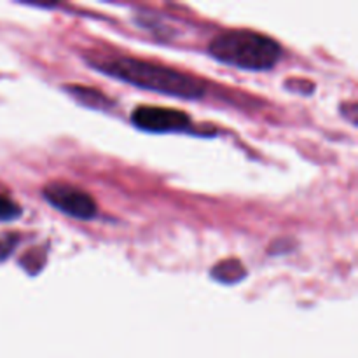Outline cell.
<instances>
[{"mask_svg": "<svg viewBox=\"0 0 358 358\" xmlns=\"http://www.w3.org/2000/svg\"><path fill=\"white\" fill-rule=\"evenodd\" d=\"M21 217V208L10 198L0 194V222H10Z\"/></svg>", "mask_w": 358, "mask_h": 358, "instance_id": "7", "label": "cell"}, {"mask_svg": "<svg viewBox=\"0 0 358 358\" xmlns=\"http://www.w3.org/2000/svg\"><path fill=\"white\" fill-rule=\"evenodd\" d=\"M131 121L136 128L150 133L185 131L191 126V119L182 110L168 107H138L133 110Z\"/></svg>", "mask_w": 358, "mask_h": 358, "instance_id": "4", "label": "cell"}, {"mask_svg": "<svg viewBox=\"0 0 358 358\" xmlns=\"http://www.w3.org/2000/svg\"><path fill=\"white\" fill-rule=\"evenodd\" d=\"M69 91L77 98V100L90 105V107L98 108V107H105V103H107V98H105L103 94H100L94 90H90V87L73 86V87H69Z\"/></svg>", "mask_w": 358, "mask_h": 358, "instance_id": "6", "label": "cell"}, {"mask_svg": "<svg viewBox=\"0 0 358 358\" xmlns=\"http://www.w3.org/2000/svg\"><path fill=\"white\" fill-rule=\"evenodd\" d=\"M44 199L65 215L79 220H91L96 215V203L87 192L63 182H51L42 191Z\"/></svg>", "mask_w": 358, "mask_h": 358, "instance_id": "3", "label": "cell"}, {"mask_svg": "<svg viewBox=\"0 0 358 358\" xmlns=\"http://www.w3.org/2000/svg\"><path fill=\"white\" fill-rule=\"evenodd\" d=\"M91 65L114 79L124 80L133 86L156 91L161 94H170V96L184 98V100H198L205 94V86L198 77L152 62L121 56L108 62L105 59L101 63L91 62Z\"/></svg>", "mask_w": 358, "mask_h": 358, "instance_id": "1", "label": "cell"}, {"mask_svg": "<svg viewBox=\"0 0 358 358\" xmlns=\"http://www.w3.org/2000/svg\"><path fill=\"white\" fill-rule=\"evenodd\" d=\"M20 243V238L14 233H3L0 234V262L6 261L10 254H13L14 248Z\"/></svg>", "mask_w": 358, "mask_h": 358, "instance_id": "8", "label": "cell"}, {"mask_svg": "<svg viewBox=\"0 0 358 358\" xmlns=\"http://www.w3.org/2000/svg\"><path fill=\"white\" fill-rule=\"evenodd\" d=\"M245 275H247V271H245L243 264L236 259H227V261L219 262L212 269L213 278L222 283H236L241 278H245Z\"/></svg>", "mask_w": 358, "mask_h": 358, "instance_id": "5", "label": "cell"}, {"mask_svg": "<svg viewBox=\"0 0 358 358\" xmlns=\"http://www.w3.org/2000/svg\"><path fill=\"white\" fill-rule=\"evenodd\" d=\"M210 55L241 70H269L278 63L282 48L275 38L252 30H229L217 35Z\"/></svg>", "mask_w": 358, "mask_h": 358, "instance_id": "2", "label": "cell"}]
</instances>
